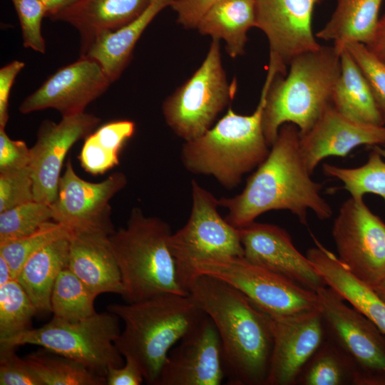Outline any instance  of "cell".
<instances>
[{
  "mask_svg": "<svg viewBox=\"0 0 385 385\" xmlns=\"http://www.w3.org/2000/svg\"><path fill=\"white\" fill-rule=\"evenodd\" d=\"M323 0H252L255 27L266 36L270 61L282 72L297 56L319 48L312 31L314 8Z\"/></svg>",
  "mask_w": 385,
  "mask_h": 385,
  "instance_id": "5bb4252c",
  "label": "cell"
},
{
  "mask_svg": "<svg viewBox=\"0 0 385 385\" xmlns=\"http://www.w3.org/2000/svg\"><path fill=\"white\" fill-rule=\"evenodd\" d=\"M270 317L273 345L267 385H295L303 368L326 338L322 314L317 309Z\"/></svg>",
  "mask_w": 385,
  "mask_h": 385,
  "instance_id": "e0dca14e",
  "label": "cell"
},
{
  "mask_svg": "<svg viewBox=\"0 0 385 385\" xmlns=\"http://www.w3.org/2000/svg\"><path fill=\"white\" fill-rule=\"evenodd\" d=\"M201 274L228 283L270 316H288L319 309L316 292L243 257L195 262L180 277V283L186 290L190 281Z\"/></svg>",
  "mask_w": 385,
  "mask_h": 385,
  "instance_id": "ba28073f",
  "label": "cell"
},
{
  "mask_svg": "<svg viewBox=\"0 0 385 385\" xmlns=\"http://www.w3.org/2000/svg\"><path fill=\"white\" fill-rule=\"evenodd\" d=\"M316 294L326 336L352 360L356 385H385V334L329 286Z\"/></svg>",
  "mask_w": 385,
  "mask_h": 385,
  "instance_id": "30bf717a",
  "label": "cell"
},
{
  "mask_svg": "<svg viewBox=\"0 0 385 385\" xmlns=\"http://www.w3.org/2000/svg\"><path fill=\"white\" fill-rule=\"evenodd\" d=\"M42 385H104L106 379L85 366L45 348L24 357Z\"/></svg>",
  "mask_w": 385,
  "mask_h": 385,
  "instance_id": "4dcf8cb0",
  "label": "cell"
},
{
  "mask_svg": "<svg viewBox=\"0 0 385 385\" xmlns=\"http://www.w3.org/2000/svg\"><path fill=\"white\" fill-rule=\"evenodd\" d=\"M37 313L31 299L16 279L0 286V339L30 329Z\"/></svg>",
  "mask_w": 385,
  "mask_h": 385,
  "instance_id": "836d02e7",
  "label": "cell"
},
{
  "mask_svg": "<svg viewBox=\"0 0 385 385\" xmlns=\"http://www.w3.org/2000/svg\"><path fill=\"white\" fill-rule=\"evenodd\" d=\"M13 279L10 266L6 260L0 255V286L6 284Z\"/></svg>",
  "mask_w": 385,
  "mask_h": 385,
  "instance_id": "7dc6e473",
  "label": "cell"
},
{
  "mask_svg": "<svg viewBox=\"0 0 385 385\" xmlns=\"http://www.w3.org/2000/svg\"><path fill=\"white\" fill-rule=\"evenodd\" d=\"M33 200L34 183L29 166L0 173V212Z\"/></svg>",
  "mask_w": 385,
  "mask_h": 385,
  "instance_id": "f35d334b",
  "label": "cell"
},
{
  "mask_svg": "<svg viewBox=\"0 0 385 385\" xmlns=\"http://www.w3.org/2000/svg\"><path fill=\"white\" fill-rule=\"evenodd\" d=\"M339 260L361 281L375 288L385 278V222L364 197L341 205L332 229Z\"/></svg>",
  "mask_w": 385,
  "mask_h": 385,
  "instance_id": "7c38bea8",
  "label": "cell"
},
{
  "mask_svg": "<svg viewBox=\"0 0 385 385\" xmlns=\"http://www.w3.org/2000/svg\"><path fill=\"white\" fill-rule=\"evenodd\" d=\"M220 0H173L170 7L183 28L196 29L205 13Z\"/></svg>",
  "mask_w": 385,
  "mask_h": 385,
  "instance_id": "b9f144b4",
  "label": "cell"
},
{
  "mask_svg": "<svg viewBox=\"0 0 385 385\" xmlns=\"http://www.w3.org/2000/svg\"><path fill=\"white\" fill-rule=\"evenodd\" d=\"M70 234L71 230L67 227L50 220L31 234L0 244V255L6 260L16 279L33 254L56 240L69 237Z\"/></svg>",
  "mask_w": 385,
  "mask_h": 385,
  "instance_id": "e575fe53",
  "label": "cell"
},
{
  "mask_svg": "<svg viewBox=\"0 0 385 385\" xmlns=\"http://www.w3.org/2000/svg\"><path fill=\"white\" fill-rule=\"evenodd\" d=\"M384 0H336V8L325 26L316 37L332 41L341 53L345 45L371 41L379 17Z\"/></svg>",
  "mask_w": 385,
  "mask_h": 385,
  "instance_id": "4316f807",
  "label": "cell"
},
{
  "mask_svg": "<svg viewBox=\"0 0 385 385\" xmlns=\"http://www.w3.org/2000/svg\"><path fill=\"white\" fill-rule=\"evenodd\" d=\"M119 319L109 311L78 322L53 317L41 327L0 339V346L37 345L78 361L106 379L109 368L120 367L125 362L114 343L121 332Z\"/></svg>",
  "mask_w": 385,
  "mask_h": 385,
  "instance_id": "52a82bcc",
  "label": "cell"
},
{
  "mask_svg": "<svg viewBox=\"0 0 385 385\" xmlns=\"http://www.w3.org/2000/svg\"><path fill=\"white\" fill-rule=\"evenodd\" d=\"M100 122L96 115L84 112L63 116L58 123L50 120L41 123L36 143L30 148L29 168L35 201L48 205L55 201L67 153L77 141L90 135Z\"/></svg>",
  "mask_w": 385,
  "mask_h": 385,
  "instance_id": "9a60e30c",
  "label": "cell"
},
{
  "mask_svg": "<svg viewBox=\"0 0 385 385\" xmlns=\"http://www.w3.org/2000/svg\"><path fill=\"white\" fill-rule=\"evenodd\" d=\"M173 0H151L135 19L115 30L98 34L80 56L96 61L111 83L118 80L133 57L136 43L155 17L170 6Z\"/></svg>",
  "mask_w": 385,
  "mask_h": 385,
  "instance_id": "cb8c5ba5",
  "label": "cell"
},
{
  "mask_svg": "<svg viewBox=\"0 0 385 385\" xmlns=\"http://www.w3.org/2000/svg\"><path fill=\"white\" fill-rule=\"evenodd\" d=\"M247 261L281 274L316 292L327 286L308 257L296 248L287 231L276 225L252 222L239 228Z\"/></svg>",
  "mask_w": 385,
  "mask_h": 385,
  "instance_id": "ac0fdd59",
  "label": "cell"
},
{
  "mask_svg": "<svg viewBox=\"0 0 385 385\" xmlns=\"http://www.w3.org/2000/svg\"><path fill=\"white\" fill-rule=\"evenodd\" d=\"M94 294L68 267L59 274L54 284L51 307L53 317L69 322H78L96 313Z\"/></svg>",
  "mask_w": 385,
  "mask_h": 385,
  "instance_id": "d6a6232c",
  "label": "cell"
},
{
  "mask_svg": "<svg viewBox=\"0 0 385 385\" xmlns=\"http://www.w3.org/2000/svg\"><path fill=\"white\" fill-rule=\"evenodd\" d=\"M108 311L124 322L114 343L125 359L133 361L148 384L157 385L170 349L206 317L190 296L164 294Z\"/></svg>",
  "mask_w": 385,
  "mask_h": 385,
  "instance_id": "277c9868",
  "label": "cell"
},
{
  "mask_svg": "<svg viewBox=\"0 0 385 385\" xmlns=\"http://www.w3.org/2000/svg\"><path fill=\"white\" fill-rule=\"evenodd\" d=\"M300 133L292 123H284L270 152L247 179L243 190L232 197H221L219 205L228 210L225 220L241 228L271 210H288L303 225L308 211L324 220L333 215L322 196V184L314 181L300 150Z\"/></svg>",
  "mask_w": 385,
  "mask_h": 385,
  "instance_id": "6da1fadb",
  "label": "cell"
},
{
  "mask_svg": "<svg viewBox=\"0 0 385 385\" xmlns=\"http://www.w3.org/2000/svg\"><path fill=\"white\" fill-rule=\"evenodd\" d=\"M169 225L145 216L135 207L125 227L115 230L110 242L121 275V297L133 303L164 294L187 295L180 285L175 260L168 245Z\"/></svg>",
  "mask_w": 385,
  "mask_h": 385,
  "instance_id": "5b68a950",
  "label": "cell"
},
{
  "mask_svg": "<svg viewBox=\"0 0 385 385\" xmlns=\"http://www.w3.org/2000/svg\"><path fill=\"white\" fill-rule=\"evenodd\" d=\"M126 183V176L120 172L100 183L86 181L76 173L68 160L56 199L50 205L52 220L71 230H98L111 235L115 230L109 202Z\"/></svg>",
  "mask_w": 385,
  "mask_h": 385,
  "instance_id": "4fadbf2b",
  "label": "cell"
},
{
  "mask_svg": "<svg viewBox=\"0 0 385 385\" xmlns=\"http://www.w3.org/2000/svg\"><path fill=\"white\" fill-rule=\"evenodd\" d=\"M16 11L25 48L44 53L46 43L41 33V23L46 10L39 0H11Z\"/></svg>",
  "mask_w": 385,
  "mask_h": 385,
  "instance_id": "74e56055",
  "label": "cell"
},
{
  "mask_svg": "<svg viewBox=\"0 0 385 385\" xmlns=\"http://www.w3.org/2000/svg\"><path fill=\"white\" fill-rule=\"evenodd\" d=\"M192 207L187 223L168 239L178 279L194 262L222 257H243L239 229L221 217L217 199L191 182Z\"/></svg>",
  "mask_w": 385,
  "mask_h": 385,
  "instance_id": "8fae6325",
  "label": "cell"
},
{
  "mask_svg": "<svg viewBox=\"0 0 385 385\" xmlns=\"http://www.w3.org/2000/svg\"><path fill=\"white\" fill-rule=\"evenodd\" d=\"M151 0H79L51 18L73 26L82 54L100 34L115 31L138 17Z\"/></svg>",
  "mask_w": 385,
  "mask_h": 385,
  "instance_id": "7402d4cb",
  "label": "cell"
},
{
  "mask_svg": "<svg viewBox=\"0 0 385 385\" xmlns=\"http://www.w3.org/2000/svg\"><path fill=\"white\" fill-rule=\"evenodd\" d=\"M289 66L282 76L274 64H268L262 125L270 146L283 124L295 125L303 135L331 105L341 72V53L334 46H321L297 56Z\"/></svg>",
  "mask_w": 385,
  "mask_h": 385,
  "instance_id": "3957f363",
  "label": "cell"
},
{
  "mask_svg": "<svg viewBox=\"0 0 385 385\" xmlns=\"http://www.w3.org/2000/svg\"><path fill=\"white\" fill-rule=\"evenodd\" d=\"M306 256L326 284L371 321L385 334V302L374 289L356 277L332 252L314 237Z\"/></svg>",
  "mask_w": 385,
  "mask_h": 385,
  "instance_id": "603a6c76",
  "label": "cell"
},
{
  "mask_svg": "<svg viewBox=\"0 0 385 385\" xmlns=\"http://www.w3.org/2000/svg\"><path fill=\"white\" fill-rule=\"evenodd\" d=\"M265 90L250 115L227 113L200 137L183 145L180 158L187 170L211 175L227 189L238 185L242 176L257 168L267 156L270 146L265 137L262 119Z\"/></svg>",
  "mask_w": 385,
  "mask_h": 385,
  "instance_id": "8992f818",
  "label": "cell"
},
{
  "mask_svg": "<svg viewBox=\"0 0 385 385\" xmlns=\"http://www.w3.org/2000/svg\"><path fill=\"white\" fill-rule=\"evenodd\" d=\"M331 104L351 120L385 125L366 78L345 48L341 52V72L332 92Z\"/></svg>",
  "mask_w": 385,
  "mask_h": 385,
  "instance_id": "83f0119b",
  "label": "cell"
},
{
  "mask_svg": "<svg viewBox=\"0 0 385 385\" xmlns=\"http://www.w3.org/2000/svg\"><path fill=\"white\" fill-rule=\"evenodd\" d=\"M46 10V17L51 18L79 0H39Z\"/></svg>",
  "mask_w": 385,
  "mask_h": 385,
  "instance_id": "bcb514c9",
  "label": "cell"
},
{
  "mask_svg": "<svg viewBox=\"0 0 385 385\" xmlns=\"http://www.w3.org/2000/svg\"><path fill=\"white\" fill-rule=\"evenodd\" d=\"M376 293L381 298V299L385 302V278L381 281V282L374 288Z\"/></svg>",
  "mask_w": 385,
  "mask_h": 385,
  "instance_id": "c3c4849f",
  "label": "cell"
},
{
  "mask_svg": "<svg viewBox=\"0 0 385 385\" xmlns=\"http://www.w3.org/2000/svg\"><path fill=\"white\" fill-rule=\"evenodd\" d=\"M98 230H73L67 267L97 296L123 292L120 272L109 239Z\"/></svg>",
  "mask_w": 385,
  "mask_h": 385,
  "instance_id": "44dd1931",
  "label": "cell"
},
{
  "mask_svg": "<svg viewBox=\"0 0 385 385\" xmlns=\"http://www.w3.org/2000/svg\"><path fill=\"white\" fill-rule=\"evenodd\" d=\"M295 385H356V370L349 356L326 336Z\"/></svg>",
  "mask_w": 385,
  "mask_h": 385,
  "instance_id": "f546056e",
  "label": "cell"
},
{
  "mask_svg": "<svg viewBox=\"0 0 385 385\" xmlns=\"http://www.w3.org/2000/svg\"><path fill=\"white\" fill-rule=\"evenodd\" d=\"M135 129L134 122L123 120L106 123L91 133L86 137L79 155L82 168L98 175L117 165L119 153Z\"/></svg>",
  "mask_w": 385,
  "mask_h": 385,
  "instance_id": "f1b7e54d",
  "label": "cell"
},
{
  "mask_svg": "<svg viewBox=\"0 0 385 385\" xmlns=\"http://www.w3.org/2000/svg\"><path fill=\"white\" fill-rule=\"evenodd\" d=\"M300 150L313 174L329 156L345 157L360 145H385V125L351 120L329 105L311 129L300 135Z\"/></svg>",
  "mask_w": 385,
  "mask_h": 385,
  "instance_id": "ffe728a7",
  "label": "cell"
},
{
  "mask_svg": "<svg viewBox=\"0 0 385 385\" xmlns=\"http://www.w3.org/2000/svg\"><path fill=\"white\" fill-rule=\"evenodd\" d=\"M52 220L50 205L35 200L0 212V244L37 230Z\"/></svg>",
  "mask_w": 385,
  "mask_h": 385,
  "instance_id": "d590c367",
  "label": "cell"
},
{
  "mask_svg": "<svg viewBox=\"0 0 385 385\" xmlns=\"http://www.w3.org/2000/svg\"><path fill=\"white\" fill-rule=\"evenodd\" d=\"M31 150L23 140L11 139L0 128V173L19 170L29 166Z\"/></svg>",
  "mask_w": 385,
  "mask_h": 385,
  "instance_id": "60d3db41",
  "label": "cell"
},
{
  "mask_svg": "<svg viewBox=\"0 0 385 385\" xmlns=\"http://www.w3.org/2000/svg\"><path fill=\"white\" fill-rule=\"evenodd\" d=\"M111 81L94 59L80 56L61 67L36 91L27 96L19 110L27 114L53 108L63 116L84 113L87 106L103 94Z\"/></svg>",
  "mask_w": 385,
  "mask_h": 385,
  "instance_id": "2e32d148",
  "label": "cell"
},
{
  "mask_svg": "<svg viewBox=\"0 0 385 385\" xmlns=\"http://www.w3.org/2000/svg\"><path fill=\"white\" fill-rule=\"evenodd\" d=\"M24 62L14 60L0 69V128H5L9 120V102L12 86L23 69Z\"/></svg>",
  "mask_w": 385,
  "mask_h": 385,
  "instance_id": "7bdbcfd3",
  "label": "cell"
},
{
  "mask_svg": "<svg viewBox=\"0 0 385 385\" xmlns=\"http://www.w3.org/2000/svg\"><path fill=\"white\" fill-rule=\"evenodd\" d=\"M255 27L252 0H220L202 16L196 29L212 39L223 40L231 58L245 54L247 33Z\"/></svg>",
  "mask_w": 385,
  "mask_h": 385,
  "instance_id": "484cf974",
  "label": "cell"
},
{
  "mask_svg": "<svg viewBox=\"0 0 385 385\" xmlns=\"http://www.w3.org/2000/svg\"><path fill=\"white\" fill-rule=\"evenodd\" d=\"M186 290L215 324L228 384L267 385L273 345L270 315L214 277L197 275Z\"/></svg>",
  "mask_w": 385,
  "mask_h": 385,
  "instance_id": "7a4b0ae2",
  "label": "cell"
},
{
  "mask_svg": "<svg viewBox=\"0 0 385 385\" xmlns=\"http://www.w3.org/2000/svg\"><path fill=\"white\" fill-rule=\"evenodd\" d=\"M236 91V81L228 82L223 68L220 40L212 39L200 67L164 100V119L177 136L194 140L212 128Z\"/></svg>",
  "mask_w": 385,
  "mask_h": 385,
  "instance_id": "9c48e42d",
  "label": "cell"
},
{
  "mask_svg": "<svg viewBox=\"0 0 385 385\" xmlns=\"http://www.w3.org/2000/svg\"><path fill=\"white\" fill-rule=\"evenodd\" d=\"M323 173L343 183V189L353 197L377 195L385 202V145L371 147L366 162L356 168H344L324 163Z\"/></svg>",
  "mask_w": 385,
  "mask_h": 385,
  "instance_id": "1f68e13d",
  "label": "cell"
},
{
  "mask_svg": "<svg viewBox=\"0 0 385 385\" xmlns=\"http://www.w3.org/2000/svg\"><path fill=\"white\" fill-rule=\"evenodd\" d=\"M15 347L0 346V385H42Z\"/></svg>",
  "mask_w": 385,
  "mask_h": 385,
  "instance_id": "ab89813d",
  "label": "cell"
},
{
  "mask_svg": "<svg viewBox=\"0 0 385 385\" xmlns=\"http://www.w3.org/2000/svg\"><path fill=\"white\" fill-rule=\"evenodd\" d=\"M69 237L56 240L33 254L16 279L23 287L38 313L51 312V297L60 272L68 266Z\"/></svg>",
  "mask_w": 385,
  "mask_h": 385,
  "instance_id": "d4e9b609",
  "label": "cell"
},
{
  "mask_svg": "<svg viewBox=\"0 0 385 385\" xmlns=\"http://www.w3.org/2000/svg\"><path fill=\"white\" fill-rule=\"evenodd\" d=\"M344 48L361 70L385 121V64L377 59L364 44L350 43Z\"/></svg>",
  "mask_w": 385,
  "mask_h": 385,
  "instance_id": "8d00e7d4",
  "label": "cell"
},
{
  "mask_svg": "<svg viewBox=\"0 0 385 385\" xmlns=\"http://www.w3.org/2000/svg\"><path fill=\"white\" fill-rule=\"evenodd\" d=\"M120 367H111L106 375L108 385H140L144 380L139 367L131 360L125 359Z\"/></svg>",
  "mask_w": 385,
  "mask_h": 385,
  "instance_id": "ee69618b",
  "label": "cell"
},
{
  "mask_svg": "<svg viewBox=\"0 0 385 385\" xmlns=\"http://www.w3.org/2000/svg\"><path fill=\"white\" fill-rule=\"evenodd\" d=\"M163 364L157 385H220L225 378L222 348L212 320L202 321L180 341Z\"/></svg>",
  "mask_w": 385,
  "mask_h": 385,
  "instance_id": "d6986e66",
  "label": "cell"
},
{
  "mask_svg": "<svg viewBox=\"0 0 385 385\" xmlns=\"http://www.w3.org/2000/svg\"><path fill=\"white\" fill-rule=\"evenodd\" d=\"M365 46L377 59L385 64V14L379 18L371 41Z\"/></svg>",
  "mask_w": 385,
  "mask_h": 385,
  "instance_id": "f6af8a7d",
  "label": "cell"
}]
</instances>
